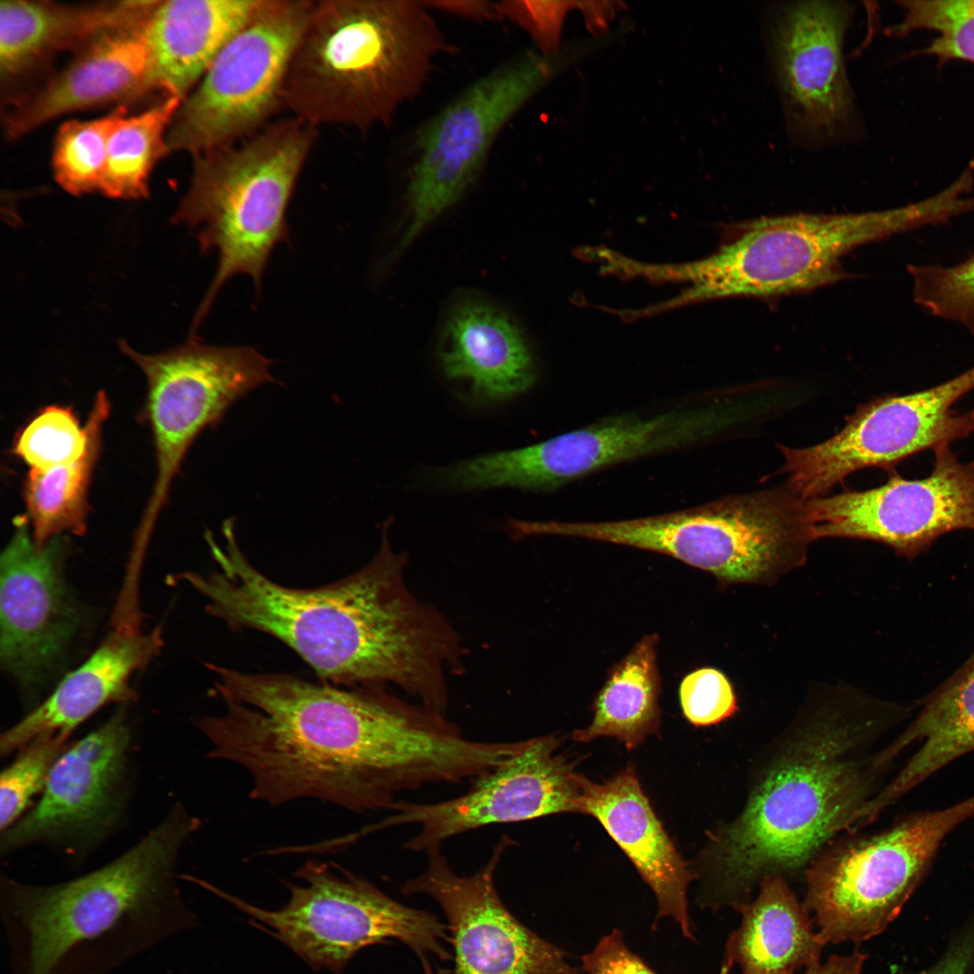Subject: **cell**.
<instances>
[{"label":"cell","mask_w":974,"mask_h":974,"mask_svg":"<svg viewBox=\"0 0 974 974\" xmlns=\"http://www.w3.org/2000/svg\"><path fill=\"white\" fill-rule=\"evenodd\" d=\"M207 667L225 709L197 725L211 742L210 758L246 770L253 800L279 805L310 798L355 813L390 810L402 793L461 784L477 769L475 740L446 715L383 686Z\"/></svg>","instance_id":"6da1fadb"},{"label":"cell","mask_w":974,"mask_h":974,"mask_svg":"<svg viewBox=\"0 0 974 974\" xmlns=\"http://www.w3.org/2000/svg\"><path fill=\"white\" fill-rule=\"evenodd\" d=\"M383 524L376 556L360 570L316 588L272 581L242 551L234 519L225 545L205 533L216 568L174 575L207 599V612L230 629L271 635L295 651L321 682L342 687L392 684L426 707L446 713L447 676L462 671L455 629L405 582L407 556L391 546Z\"/></svg>","instance_id":"7a4b0ae2"},{"label":"cell","mask_w":974,"mask_h":974,"mask_svg":"<svg viewBox=\"0 0 974 974\" xmlns=\"http://www.w3.org/2000/svg\"><path fill=\"white\" fill-rule=\"evenodd\" d=\"M913 709L850 687L814 692L754 757L738 813L708 832L694 870L703 903L739 907L765 878L804 874L849 834L884 786L878 742Z\"/></svg>","instance_id":"3957f363"},{"label":"cell","mask_w":974,"mask_h":974,"mask_svg":"<svg viewBox=\"0 0 974 974\" xmlns=\"http://www.w3.org/2000/svg\"><path fill=\"white\" fill-rule=\"evenodd\" d=\"M200 822L176 808L121 857L52 884L3 876L0 918L8 974H113L195 929L176 878Z\"/></svg>","instance_id":"277c9868"},{"label":"cell","mask_w":974,"mask_h":974,"mask_svg":"<svg viewBox=\"0 0 974 974\" xmlns=\"http://www.w3.org/2000/svg\"><path fill=\"white\" fill-rule=\"evenodd\" d=\"M449 51L424 1H314L289 64L283 108L317 128L386 124Z\"/></svg>","instance_id":"5b68a950"},{"label":"cell","mask_w":974,"mask_h":974,"mask_svg":"<svg viewBox=\"0 0 974 974\" xmlns=\"http://www.w3.org/2000/svg\"><path fill=\"white\" fill-rule=\"evenodd\" d=\"M317 130L290 115L237 142L192 156L190 182L174 222L197 228L201 250L218 256L193 329L233 277L249 276L261 289L271 253L289 238L287 210Z\"/></svg>","instance_id":"8992f818"},{"label":"cell","mask_w":974,"mask_h":974,"mask_svg":"<svg viewBox=\"0 0 974 974\" xmlns=\"http://www.w3.org/2000/svg\"><path fill=\"white\" fill-rule=\"evenodd\" d=\"M929 223L923 202L843 215L763 217L738 225L712 254L684 264H648L643 277L688 288L657 311L698 301L767 298L816 289L843 277L840 261L850 250Z\"/></svg>","instance_id":"52a82bcc"},{"label":"cell","mask_w":974,"mask_h":974,"mask_svg":"<svg viewBox=\"0 0 974 974\" xmlns=\"http://www.w3.org/2000/svg\"><path fill=\"white\" fill-rule=\"evenodd\" d=\"M974 815V795L904 818L874 834L832 841L804 872V905L820 941L859 942L881 933L921 882L942 842Z\"/></svg>","instance_id":"ba28073f"},{"label":"cell","mask_w":974,"mask_h":974,"mask_svg":"<svg viewBox=\"0 0 974 974\" xmlns=\"http://www.w3.org/2000/svg\"><path fill=\"white\" fill-rule=\"evenodd\" d=\"M289 884L288 903L266 910L204 880L198 883L251 917L316 969L340 974L362 949L397 940L427 963L448 960L447 926L431 914L392 899L369 880L308 861Z\"/></svg>","instance_id":"9c48e42d"},{"label":"cell","mask_w":974,"mask_h":974,"mask_svg":"<svg viewBox=\"0 0 974 974\" xmlns=\"http://www.w3.org/2000/svg\"><path fill=\"white\" fill-rule=\"evenodd\" d=\"M556 58L521 53L473 82L420 128L391 261L467 194L504 126L556 74Z\"/></svg>","instance_id":"30bf717a"},{"label":"cell","mask_w":974,"mask_h":974,"mask_svg":"<svg viewBox=\"0 0 974 974\" xmlns=\"http://www.w3.org/2000/svg\"><path fill=\"white\" fill-rule=\"evenodd\" d=\"M313 0H259L182 101L167 133L169 152L196 154L260 131L283 108L289 64Z\"/></svg>","instance_id":"8fae6325"},{"label":"cell","mask_w":974,"mask_h":974,"mask_svg":"<svg viewBox=\"0 0 974 974\" xmlns=\"http://www.w3.org/2000/svg\"><path fill=\"white\" fill-rule=\"evenodd\" d=\"M119 346L147 381L146 413L154 438L157 474L135 538L150 541L170 485L196 437L216 425L236 400L275 380L271 361L251 346L190 341L152 354H143L123 340Z\"/></svg>","instance_id":"7c38bea8"},{"label":"cell","mask_w":974,"mask_h":974,"mask_svg":"<svg viewBox=\"0 0 974 974\" xmlns=\"http://www.w3.org/2000/svg\"><path fill=\"white\" fill-rule=\"evenodd\" d=\"M973 389L974 366L934 387L858 406L841 431L818 445H778L787 485L804 501L814 500L855 471L875 466L891 472L914 454L969 436L974 409L960 413L952 406Z\"/></svg>","instance_id":"4fadbf2b"},{"label":"cell","mask_w":974,"mask_h":974,"mask_svg":"<svg viewBox=\"0 0 974 974\" xmlns=\"http://www.w3.org/2000/svg\"><path fill=\"white\" fill-rule=\"evenodd\" d=\"M556 733L526 740L500 767L472 783L464 794L444 801L398 800L387 817L362 829L366 836L388 828L417 825L403 849L428 853L461 833L486 825L578 813L583 776L562 749Z\"/></svg>","instance_id":"5bb4252c"},{"label":"cell","mask_w":974,"mask_h":974,"mask_svg":"<svg viewBox=\"0 0 974 974\" xmlns=\"http://www.w3.org/2000/svg\"><path fill=\"white\" fill-rule=\"evenodd\" d=\"M712 426L709 411L700 409L620 415L531 446L460 462L455 480L464 491H551L611 465L686 447Z\"/></svg>","instance_id":"9a60e30c"},{"label":"cell","mask_w":974,"mask_h":974,"mask_svg":"<svg viewBox=\"0 0 974 974\" xmlns=\"http://www.w3.org/2000/svg\"><path fill=\"white\" fill-rule=\"evenodd\" d=\"M933 452L925 478L906 480L894 470L878 488L807 501L815 540H873L914 558L948 532L974 530V461L961 463L949 446Z\"/></svg>","instance_id":"2e32d148"},{"label":"cell","mask_w":974,"mask_h":974,"mask_svg":"<svg viewBox=\"0 0 974 974\" xmlns=\"http://www.w3.org/2000/svg\"><path fill=\"white\" fill-rule=\"evenodd\" d=\"M513 840L503 835L474 873L454 871L441 849L427 853L425 869L401 887L441 907L454 948L453 974H582L566 953L521 923L505 906L495 872Z\"/></svg>","instance_id":"e0dca14e"},{"label":"cell","mask_w":974,"mask_h":974,"mask_svg":"<svg viewBox=\"0 0 974 974\" xmlns=\"http://www.w3.org/2000/svg\"><path fill=\"white\" fill-rule=\"evenodd\" d=\"M0 558L1 662L23 685L50 674L78 625L62 577L60 537L38 549L24 517Z\"/></svg>","instance_id":"ac0fdd59"},{"label":"cell","mask_w":974,"mask_h":974,"mask_svg":"<svg viewBox=\"0 0 974 974\" xmlns=\"http://www.w3.org/2000/svg\"><path fill=\"white\" fill-rule=\"evenodd\" d=\"M140 579L136 573L125 574L105 639L41 704L1 735L2 755L41 737L67 740L99 708L133 698L131 679L159 654L163 645L161 627L150 631L142 629Z\"/></svg>","instance_id":"d6986e66"},{"label":"cell","mask_w":974,"mask_h":974,"mask_svg":"<svg viewBox=\"0 0 974 974\" xmlns=\"http://www.w3.org/2000/svg\"><path fill=\"white\" fill-rule=\"evenodd\" d=\"M130 731L122 712L60 755L43 795L23 818L3 832L7 850L38 841L94 833L116 806Z\"/></svg>","instance_id":"ffe728a7"},{"label":"cell","mask_w":974,"mask_h":974,"mask_svg":"<svg viewBox=\"0 0 974 974\" xmlns=\"http://www.w3.org/2000/svg\"><path fill=\"white\" fill-rule=\"evenodd\" d=\"M850 8L804 2L786 10L776 33L779 79L799 124L832 135L849 123L852 97L841 54Z\"/></svg>","instance_id":"44dd1931"},{"label":"cell","mask_w":974,"mask_h":974,"mask_svg":"<svg viewBox=\"0 0 974 974\" xmlns=\"http://www.w3.org/2000/svg\"><path fill=\"white\" fill-rule=\"evenodd\" d=\"M578 813L594 817L633 863L657 900L654 926L672 918L694 940L687 888L696 879L655 813L633 765L602 783L583 776Z\"/></svg>","instance_id":"7402d4cb"},{"label":"cell","mask_w":974,"mask_h":974,"mask_svg":"<svg viewBox=\"0 0 974 974\" xmlns=\"http://www.w3.org/2000/svg\"><path fill=\"white\" fill-rule=\"evenodd\" d=\"M438 362L445 377L469 383L483 404L506 401L532 387L536 363L516 320L490 299L461 293L443 318Z\"/></svg>","instance_id":"603a6c76"},{"label":"cell","mask_w":974,"mask_h":974,"mask_svg":"<svg viewBox=\"0 0 974 974\" xmlns=\"http://www.w3.org/2000/svg\"><path fill=\"white\" fill-rule=\"evenodd\" d=\"M148 21L106 33L82 48L61 72L9 112L8 136H22L69 112L151 90Z\"/></svg>","instance_id":"cb8c5ba5"},{"label":"cell","mask_w":974,"mask_h":974,"mask_svg":"<svg viewBox=\"0 0 974 974\" xmlns=\"http://www.w3.org/2000/svg\"><path fill=\"white\" fill-rule=\"evenodd\" d=\"M258 2L161 1L146 25L152 89L184 100Z\"/></svg>","instance_id":"d4e9b609"},{"label":"cell","mask_w":974,"mask_h":974,"mask_svg":"<svg viewBox=\"0 0 974 974\" xmlns=\"http://www.w3.org/2000/svg\"><path fill=\"white\" fill-rule=\"evenodd\" d=\"M160 2L1 1V75L14 77L51 52L82 49L106 33L145 23Z\"/></svg>","instance_id":"484cf974"},{"label":"cell","mask_w":974,"mask_h":974,"mask_svg":"<svg viewBox=\"0 0 974 974\" xmlns=\"http://www.w3.org/2000/svg\"><path fill=\"white\" fill-rule=\"evenodd\" d=\"M739 909L741 923L728 939L721 974L734 964L742 974H790L819 960L824 945L786 878H765L756 898Z\"/></svg>","instance_id":"4316f807"},{"label":"cell","mask_w":974,"mask_h":974,"mask_svg":"<svg viewBox=\"0 0 974 974\" xmlns=\"http://www.w3.org/2000/svg\"><path fill=\"white\" fill-rule=\"evenodd\" d=\"M916 717L885 749L894 761L913 743L918 749L881 792L893 804L942 767L974 750V651L967 661L920 701Z\"/></svg>","instance_id":"83f0119b"},{"label":"cell","mask_w":974,"mask_h":974,"mask_svg":"<svg viewBox=\"0 0 974 974\" xmlns=\"http://www.w3.org/2000/svg\"><path fill=\"white\" fill-rule=\"evenodd\" d=\"M657 644V634L645 635L612 666L592 704L593 720L586 728L573 732L574 741L587 743L611 737L630 750L658 731L661 681Z\"/></svg>","instance_id":"f1b7e54d"},{"label":"cell","mask_w":974,"mask_h":974,"mask_svg":"<svg viewBox=\"0 0 974 974\" xmlns=\"http://www.w3.org/2000/svg\"><path fill=\"white\" fill-rule=\"evenodd\" d=\"M110 408L107 395L99 391L85 425L86 450L78 459L46 471L30 470L24 484V500L32 540L38 549L64 532L85 534L87 492Z\"/></svg>","instance_id":"f546056e"},{"label":"cell","mask_w":974,"mask_h":974,"mask_svg":"<svg viewBox=\"0 0 974 974\" xmlns=\"http://www.w3.org/2000/svg\"><path fill=\"white\" fill-rule=\"evenodd\" d=\"M182 101L166 96L151 108L121 119L109 139L99 192L124 199L148 195L151 173L169 152L167 133Z\"/></svg>","instance_id":"4dcf8cb0"},{"label":"cell","mask_w":974,"mask_h":974,"mask_svg":"<svg viewBox=\"0 0 974 974\" xmlns=\"http://www.w3.org/2000/svg\"><path fill=\"white\" fill-rule=\"evenodd\" d=\"M127 115L120 106L94 120H70L57 132L52 151V170L57 183L72 195L99 191L110 136Z\"/></svg>","instance_id":"1f68e13d"},{"label":"cell","mask_w":974,"mask_h":974,"mask_svg":"<svg viewBox=\"0 0 974 974\" xmlns=\"http://www.w3.org/2000/svg\"><path fill=\"white\" fill-rule=\"evenodd\" d=\"M899 5L904 16L887 30L889 35L933 31L938 36L916 54L934 57L940 64L955 60L974 63V0H906Z\"/></svg>","instance_id":"d6a6232c"},{"label":"cell","mask_w":974,"mask_h":974,"mask_svg":"<svg viewBox=\"0 0 974 974\" xmlns=\"http://www.w3.org/2000/svg\"><path fill=\"white\" fill-rule=\"evenodd\" d=\"M87 442L81 427L68 407L51 405L41 409L16 435L13 452L30 470L46 471L78 459Z\"/></svg>","instance_id":"836d02e7"},{"label":"cell","mask_w":974,"mask_h":974,"mask_svg":"<svg viewBox=\"0 0 974 974\" xmlns=\"http://www.w3.org/2000/svg\"><path fill=\"white\" fill-rule=\"evenodd\" d=\"M914 302L974 334V254L959 264L909 265Z\"/></svg>","instance_id":"e575fe53"},{"label":"cell","mask_w":974,"mask_h":974,"mask_svg":"<svg viewBox=\"0 0 974 974\" xmlns=\"http://www.w3.org/2000/svg\"><path fill=\"white\" fill-rule=\"evenodd\" d=\"M66 740L41 737L6 767L0 778V827L10 828L26 809L32 796L44 788L50 771L64 751Z\"/></svg>","instance_id":"d590c367"},{"label":"cell","mask_w":974,"mask_h":974,"mask_svg":"<svg viewBox=\"0 0 974 974\" xmlns=\"http://www.w3.org/2000/svg\"><path fill=\"white\" fill-rule=\"evenodd\" d=\"M679 697L685 718L695 727L721 723L738 710L730 680L712 667L699 668L685 675L680 685Z\"/></svg>","instance_id":"8d00e7d4"},{"label":"cell","mask_w":974,"mask_h":974,"mask_svg":"<svg viewBox=\"0 0 974 974\" xmlns=\"http://www.w3.org/2000/svg\"><path fill=\"white\" fill-rule=\"evenodd\" d=\"M576 7V2L503 0L498 2L502 19H507L527 32L539 53L546 57L557 55L563 24L567 13Z\"/></svg>","instance_id":"74e56055"},{"label":"cell","mask_w":974,"mask_h":974,"mask_svg":"<svg viewBox=\"0 0 974 974\" xmlns=\"http://www.w3.org/2000/svg\"><path fill=\"white\" fill-rule=\"evenodd\" d=\"M586 974H657L626 944L622 933L612 930L581 958Z\"/></svg>","instance_id":"f35d334b"},{"label":"cell","mask_w":974,"mask_h":974,"mask_svg":"<svg viewBox=\"0 0 974 974\" xmlns=\"http://www.w3.org/2000/svg\"><path fill=\"white\" fill-rule=\"evenodd\" d=\"M430 10L441 11L474 22L501 20L498 2L478 0L424 1Z\"/></svg>","instance_id":"ab89813d"},{"label":"cell","mask_w":974,"mask_h":974,"mask_svg":"<svg viewBox=\"0 0 974 974\" xmlns=\"http://www.w3.org/2000/svg\"><path fill=\"white\" fill-rule=\"evenodd\" d=\"M922 974H974V938L961 939L936 966Z\"/></svg>","instance_id":"60d3db41"},{"label":"cell","mask_w":974,"mask_h":974,"mask_svg":"<svg viewBox=\"0 0 974 974\" xmlns=\"http://www.w3.org/2000/svg\"><path fill=\"white\" fill-rule=\"evenodd\" d=\"M866 955L855 951L847 956L833 955L823 964L819 960L806 967L804 974H860Z\"/></svg>","instance_id":"b9f144b4"},{"label":"cell","mask_w":974,"mask_h":974,"mask_svg":"<svg viewBox=\"0 0 974 974\" xmlns=\"http://www.w3.org/2000/svg\"><path fill=\"white\" fill-rule=\"evenodd\" d=\"M613 2H576V7L582 10L586 23L593 32H600L615 14Z\"/></svg>","instance_id":"7bdbcfd3"},{"label":"cell","mask_w":974,"mask_h":974,"mask_svg":"<svg viewBox=\"0 0 974 974\" xmlns=\"http://www.w3.org/2000/svg\"><path fill=\"white\" fill-rule=\"evenodd\" d=\"M790 974H795V973H790Z\"/></svg>","instance_id":"ee69618b"}]
</instances>
